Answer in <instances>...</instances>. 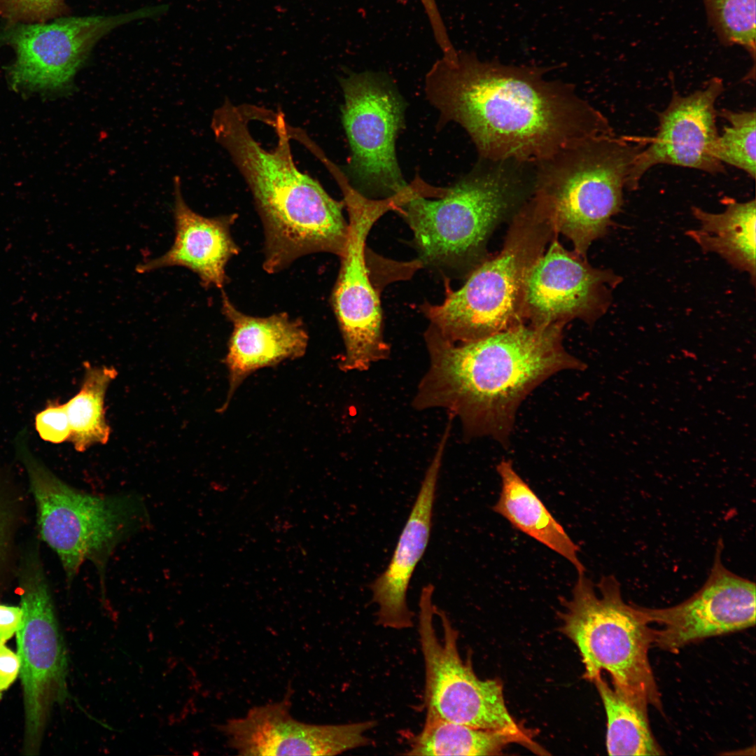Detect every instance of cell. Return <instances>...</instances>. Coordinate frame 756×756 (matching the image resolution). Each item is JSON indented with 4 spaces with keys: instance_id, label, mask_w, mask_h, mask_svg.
Segmentation results:
<instances>
[{
    "instance_id": "15",
    "label": "cell",
    "mask_w": 756,
    "mask_h": 756,
    "mask_svg": "<svg viewBox=\"0 0 756 756\" xmlns=\"http://www.w3.org/2000/svg\"><path fill=\"white\" fill-rule=\"evenodd\" d=\"M622 281L610 270L594 268L554 239L526 276L524 316L536 326L578 318L592 323L607 311Z\"/></svg>"
},
{
    "instance_id": "26",
    "label": "cell",
    "mask_w": 756,
    "mask_h": 756,
    "mask_svg": "<svg viewBox=\"0 0 756 756\" xmlns=\"http://www.w3.org/2000/svg\"><path fill=\"white\" fill-rule=\"evenodd\" d=\"M717 115L724 119L728 125L719 134L715 156L723 164H728L755 178L756 115L753 111H732L722 109Z\"/></svg>"
},
{
    "instance_id": "27",
    "label": "cell",
    "mask_w": 756,
    "mask_h": 756,
    "mask_svg": "<svg viewBox=\"0 0 756 756\" xmlns=\"http://www.w3.org/2000/svg\"><path fill=\"white\" fill-rule=\"evenodd\" d=\"M711 26L729 45L745 48L755 61L756 0H703Z\"/></svg>"
},
{
    "instance_id": "16",
    "label": "cell",
    "mask_w": 756,
    "mask_h": 756,
    "mask_svg": "<svg viewBox=\"0 0 756 756\" xmlns=\"http://www.w3.org/2000/svg\"><path fill=\"white\" fill-rule=\"evenodd\" d=\"M292 689L279 701L251 708L218 725L228 746L239 755H335L368 746L372 720L337 724L300 722L290 713Z\"/></svg>"
},
{
    "instance_id": "18",
    "label": "cell",
    "mask_w": 756,
    "mask_h": 756,
    "mask_svg": "<svg viewBox=\"0 0 756 756\" xmlns=\"http://www.w3.org/2000/svg\"><path fill=\"white\" fill-rule=\"evenodd\" d=\"M449 433L444 431L426 471L412 510L400 535L392 557L370 584L377 606V623L396 630L412 626V612L407 594L412 575L428 545L435 491Z\"/></svg>"
},
{
    "instance_id": "9",
    "label": "cell",
    "mask_w": 756,
    "mask_h": 756,
    "mask_svg": "<svg viewBox=\"0 0 756 756\" xmlns=\"http://www.w3.org/2000/svg\"><path fill=\"white\" fill-rule=\"evenodd\" d=\"M434 587L424 586L419 601L418 633L425 668L426 714L452 722L522 733L510 714L503 686L481 680L458 650V632L446 612L433 604Z\"/></svg>"
},
{
    "instance_id": "22",
    "label": "cell",
    "mask_w": 756,
    "mask_h": 756,
    "mask_svg": "<svg viewBox=\"0 0 756 756\" xmlns=\"http://www.w3.org/2000/svg\"><path fill=\"white\" fill-rule=\"evenodd\" d=\"M755 203L754 199L745 202L729 201L721 213L693 206L692 213L699 227L687 232L704 252L716 253L734 268L747 272L753 284L756 274Z\"/></svg>"
},
{
    "instance_id": "19",
    "label": "cell",
    "mask_w": 756,
    "mask_h": 756,
    "mask_svg": "<svg viewBox=\"0 0 756 756\" xmlns=\"http://www.w3.org/2000/svg\"><path fill=\"white\" fill-rule=\"evenodd\" d=\"M222 312L233 328L223 360L229 381L227 398L220 408L225 411L237 388L250 374L303 356L309 337L301 320L290 318L286 313L267 317L245 314L225 293Z\"/></svg>"
},
{
    "instance_id": "7",
    "label": "cell",
    "mask_w": 756,
    "mask_h": 756,
    "mask_svg": "<svg viewBox=\"0 0 756 756\" xmlns=\"http://www.w3.org/2000/svg\"><path fill=\"white\" fill-rule=\"evenodd\" d=\"M552 232L547 219L527 202L514 218L499 253L474 268L456 290L445 279L441 304L421 305L429 326L451 342H465L524 323L526 276Z\"/></svg>"
},
{
    "instance_id": "4",
    "label": "cell",
    "mask_w": 756,
    "mask_h": 756,
    "mask_svg": "<svg viewBox=\"0 0 756 756\" xmlns=\"http://www.w3.org/2000/svg\"><path fill=\"white\" fill-rule=\"evenodd\" d=\"M484 161L437 200L410 185L398 209L413 232L421 266L445 279L476 267L495 225L533 185L530 164Z\"/></svg>"
},
{
    "instance_id": "6",
    "label": "cell",
    "mask_w": 756,
    "mask_h": 756,
    "mask_svg": "<svg viewBox=\"0 0 756 756\" xmlns=\"http://www.w3.org/2000/svg\"><path fill=\"white\" fill-rule=\"evenodd\" d=\"M24 434L18 436L17 453L36 503L42 538L57 554L68 583L90 561L105 596L110 557L119 545L150 526L144 500L134 493L94 494L69 486L32 454Z\"/></svg>"
},
{
    "instance_id": "3",
    "label": "cell",
    "mask_w": 756,
    "mask_h": 756,
    "mask_svg": "<svg viewBox=\"0 0 756 756\" xmlns=\"http://www.w3.org/2000/svg\"><path fill=\"white\" fill-rule=\"evenodd\" d=\"M250 121L241 108L230 106L214 117L211 127L249 188L262 220L264 270L276 273L312 253L340 257L349 233L344 202L333 199L317 180L298 168L281 111L265 120L276 136L270 149L255 139Z\"/></svg>"
},
{
    "instance_id": "10",
    "label": "cell",
    "mask_w": 756,
    "mask_h": 756,
    "mask_svg": "<svg viewBox=\"0 0 756 756\" xmlns=\"http://www.w3.org/2000/svg\"><path fill=\"white\" fill-rule=\"evenodd\" d=\"M339 186L348 210L349 233L332 293V305L344 344V354L338 365L343 371H365L387 358L390 353L383 335L379 293L367 261L366 239L377 220L386 212L396 209L397 200L368 198L346 181Z\"/></svg>"
},
{
    "instance_id": "29",
    "label": "cell",
    "mask_w": 756,
    "mask_h": 756,
    "mask_svg": "<svg viewBox=\"0 0 756 756\" xmlns=\"http://www.w3.org/2000/svg\"><path fill=\"white\" fill-rule=\"evenodd\" d=\"M35 428L44 441L58 444L70 438L71 428L65 404L50 402L35 417Z\"/></svg>"
},
{
    "instance_id": "12",
    "label": "cell",
    "mask_w": 756,
    "mask_h": 756,
    "mask_svg": "<svg viewBox=\"0 0 756 756\" xmlns=\"http://www.w3.org/2000/svg\"><path fill=\"white\" fill-rule=\"evenodd\" d=\"M23 622L17 634L25 717L24 751L39 748L51 708L68 697L67 654L38 554H28L19 575Z\"/></svg>"
},
{
    "instance_id": "2",
    "label": "cell",
    "mask_w": 756,
    "mask_h": 756,
    "mask_svg": "<svg viewBox=\"0 0 756 756\" xmlns=\"http://www.w3.org/2000/svg\"><path fill=\"white\" fill-rule=\"evenodd\" d=\"M563 325L522 323L465 342L428 326L430 365L414 400L416 409L442 408L461 421L466 437L510 442L524 399L552 375L586 368L563 345Z\"/></svg>"
},
{
    "instance_id": "11",
    "label": "cell",
    "mask_w": 756,
    "mask_h": 756,
    "mask_svg": "<svg viewBox=\"0 0 756 756\" xmlns=\"http://www.w3.org/2000/svg\"><path fill=\"white\" fill-rule=\"evenodd\" d=\"M344 95L342 121L351 149L346 176L363 196L374 200L399 195L409 185L396 155L395 142L404 125L405 102L380 74L364 72L340 78Z\"/></svg>"
},
{
    "instance_id": "17",
    "label": "cell",
    "mask_w": 756,
    "mask_h": 756,
    "mask_svg": "<svg viewBox=\"0 0 756 756\" xmlns=\"http://www.w3.org/2000/svg\"><path fill=\"white\" fill-rule=\"evenodd\" d=\"M724 91L720 78L688 95L673 90L666 108L658 113L655 136L637 155L629 172L626 188L636 190L645 174L658 164L695 169L716 174L724 172L715 156L719 135L715 103Z\"/></svg>"
},
{
    "instance_id": "28",
    "label": "cell",
    "mask_w": 756,
    "mask_h": 756,
    "mask_svg": "<svg viewBox=\"0 0 756 756\" xmlns=\"http://www.w3.org/2000/svg\"><path fill=\"white\" fill-rule=\"evenodd\" d=\"M66 10L64 0H0V16L8 22H46Z\"/></svg>"
},
{
    "instance_id": "35",
    "label": "cell",
    "mask_w": 756,
    "mask_h": 756,
    "mask_svg": "<svg viewBox=\"0 0 756 756\" xmlns=\"http://www.w3.org/2000/svg\"><path fill=\"white\" fill-rule=\"evenodd\" d=\"M340 172V171H335V172H333V174H334L335 172ZM333 174H332V176H333ZM342 174H343V173H342ZM399 196H400V195H399ZM400 202H401V200H400Z\"/></svg>"
},
{
    "instance_id": "8",
    "label": "cell",
    "mask_w": 756,
    "mask_h": 756,
    "mask_svg": "<svg viewBox=\"0 0 756 756\" xmlns=\"http://www.w3.org/2000/svg\"><path fill=\"white\" fill-rule=\"evenodd\" d=\"M578 575L570 600H563L561 631L578 648L584 678L592 680L608 672L612 685L627 696L662 710V704L648 652L652 628L636 605L626 603L620 584L612 575L597 584Z\"/></svg>"
},
{
    "instance_id": "5",
    "label": "cell",
    "mask_w": 756,
    "mask_h": 756,
    "mask_svg": "<svg viewBox=\"0 0 756 756\" xmlns=\"http://www.w3.org/2000/svg\"><path fill=\"white\" fill-rule=\"evenodd\" d=\"M648 140L594 136L536 163L530 202L583 258L621 211L623 189Z\"/></svg>"
},
{
    "instance_id": "21",
    "label": "cell",
    "mask_w": 756,
    "mask_h": 756,
    "mask_svg": "<svg viewBox=\"0 0 756 756\" xmlns=\"http://www.w3.org/2000/svg\"><path fill=\"white\" fill-rule=\"evenodd\" d=\"M496 470L501 479V491L493 510L515 528L566 559L578 575L584 574V566L578 558L580 547L515 471L512 461L502 460Z\"/></svg>"
},
{
    "instance_id": "33",
    "label": "cell",
    "mask_w": 756,
    "mask_h": 756,
    "mask_svg": "<svg viewBox=\"0 0 756 756\" xmlns=\"http://www.w3.org/2000/svg\"><path fill=\"white\" fill-rule=\"evenodd\" d=\"M8 518L7 509L0 503V558L4 554L8 542Z\"/></svg>"
},
{
    "instance_id": "20",
    "label": "cell",
    "mask_w": 756,
    "mask_h": 756,
    "mask_svg": "<svg viewBox=\"0 0 756 756\" xmlns=\"http://www.w3.org/2000/svg\"><path fill=\"white\" fill-rule=\"evenodd\" d=\"M174 181V243L164 255L138 265L136 270L142 274L167 267H183L195 273L203 286L221 288L227 281L226 265L239 251L230 232L237 214L214 218L200 215L184 201L180 178L176 176Z\"/></svg>"
},
{
    "instance_id": "34",
    "label": "cell",
    "mask_w": 756,
    "mask_h": 756,
    "mask_svg": "<svg viewBox=\"0 0 756 756\" xmlns=\"http://www.w3.org/2000/svg\"><path fill=\"white\" fill-rule=\"evenodd\" d=\"M335 171H340V172H342V170H341V169H340V168H339V167H338L337 166H333V167H331V168H330V169H329V172H330V173L332 174V175L333 172H335ZM342 173H343V172H342ZM345 177H346V176H345ZM347 181H348V180H347ZM400 195V196L401 197V202H402V195ZM397 196H398V195H397ZM401 202H400V204H401ZM400 205H399V206H400ZM398 207H399V206H398Z\"/></svg>"
},
{
    "instance_id": "32",
    "label": "cell",
    "mask_w": 756,
    "mask_h": 756,
    "mask_svg": "<svg viewBox=\"0 0 756 756\" xmlns=\"http://www.w3.org/2000/svg\"><path fill=\"white\" fill-rule=\"evenodd\" d=\"M23 617L21 606L0 604V643H5L18 631Z\"/></svg>"
},
{
    "instance_id": "13",
    "label": "cell",
    "mask_w": 756,
    "mask_h": 756,
    "mask_svg": "<svg viewBox=\"0 0 756 756\" xmlns=\"http://www.w3.org/2000/svg\"><path fill=\"white\" fill-rule=\"evenodd\" d=\"M158 8L116 15L59 18L50 23L8 22L0 43L11 46L16 59L9 68L15 88H66L96 43L113 29L158 13Z\"/></svg>"
},
{
    "instance_id": "30",
    "label": "cell",
    "mask_w": 756,
    "mask_h": 756,
    "mask_svg": "<svg viewBox=\"0 0 756 756\" xmlns=\"http://www.w3.org/2000/svg\"><path fill=\"white\" fill-rule=\"evenodd\" d=\"M430 21L436 42L443 54L451 52L454 48L449 40L446 27L435 0H420Z\"/></svg>"
},
{
    "instance_id": "24",
    "label": "cell",
    "mask_w": 756,
    "mask_h": 756,
    "mask_svg": "<svg viewBox=\"0 0 756 756\" xmlns=\"http://www.w3.org/2000/svg\"><path fill=\"white\" fill-rule=\"evenodd\" d=\"M607 716L606 749L609 755H664L650 726L648 705L610 686L601 674L592 680Z\"/></svg>"
},
{
    "instance_id": "25",
    "label": "cell",
    "mask_w": 756,
    "mask_h": 756,
    "mask_svg": "<svg viewBox=\"0 0 756 756\" xmlns=\"http://www.w3.org/2000/svg\"><path fill=\"white\" fill-rule=\"evenodd\" d=\"M116 375L111 367L88 366L80 389L65 403L71 428L69 440L77 451L107 442L110 428L105 419L104 398Z\"/></svg>"
},
{
    "instance_id": "1",
    "label": "cell",
    "mask_w": 756,
    "mask_h": 756,
    "mask_svg": "<svg viewBox=\"0 0 756 756\" xmlns=\"http://www.w3.org/2000/svg\"><path fill=\"white\" fill-rule=\"evenodd\" d=\"M542 68L484 62L457 52L437 60L426 97L442 125L470 136L482 160L536 164L583 140L614 133L607 118Z\"/></svg>"
},
{
    "instance_id": "23",
    "label": "cell",
    "mask_w": 756,
    "mask_h": 756,
    "mask_svg": "<svg viewBox=\"0 0 756 756\" xmlns=\"http://www.w3.org/2000/svg\"><path fill=\"white\" fill-rule=\"evenodd\" d=\"M513 742L533 746L523 733L477 728L426 714L422 730L404 755H495Z\"/></svg>"
},
{
    "instance_id": "31",
    "label": "cell",
    "mask_w": 756,
    "mask_h": 756,
    "mask_svg": "<svg viewBox=\"0 0 756 756\" xmlns=\"http://www.w3.org/2000/svg\"><path fill=\"white\" fill-rule=\"evenodd\" d=\"M20 671L18 654L0 643V692L7 690L15 680Z\"/></svg>"
},
{
    "instance_id": "14",
    "label": "cell",
    "mask_w": 756,
    "mask_h": 756,
    "mask_svg": "<svg viewBox=\"0 0 756 756\" xmlns=\"http://www.w3.org/2000/svg\"><path fill=\"white\" fill-rule=\"evenodd\" d=\"M718 542L714 562L703 586L684 601L667 608H636L652 629V644L670 652L709 637L738 631L755 624V584L728 570Z\"/></svg>"
}]
</instances>
